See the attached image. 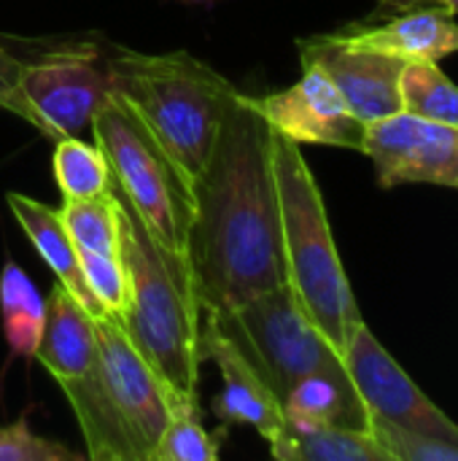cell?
<instances>
[{
  "instance_id": "6da1fadb",
  "label": "cell",
  "mask_w": 458,
  "mask_h": 461,
  "mask_svg": "<svg viewBox=\"0 0 458 461\" xmlns=\"http://www.w3.org/2000/svg\"><path fill=\"white\" fill-rule=\"evenodd\" d=\"M186 259L205 313L286 284L273 176V130L251 95L232 97L213 151L189 189Z\"/></svg>"
},
{
  "instance_id": "7a4b0ae2",
  "label": "cell",
  "mask_w": 458,
  "mask_h": 461,
  "mask_svg": "<svg viewBox=\"0 0 458 461\" xmlns=\"http://www.w3.org/2000/svg\"><path fill=\"white\" fill-rule=\"evenodd\" d=\"M116 189V186H113ZM127 305L121 327L165 384L173 408H200L205 308L181 251L165 249L119 194Z\"/></svg>"
},
{
  "instance_id": "3957f363",
  "label": "cell",
  "mask_w": 458,
  "mask_h": 461,
  "mask_svg": "<svg viewBox=\"0 0 458 461\" xmlns=\"http://www.w3.org/2000/svg\"><path fill=\"white\" fill-rule=\"evenodd\" d=\"M111 92L140 119L186 189L202 173L238 89L189 51H132L108 57Z\"/></svg>"
},
{
  "instance_id": "277c9868",
  "label": "cell",
  "mask_w": 458,
  "mask_h": 461,
  "mask_svg": "<svg viewBox=\"0 0 458 461\" xmlns=\"http://www.w3.org/2000/svg\"><path fill=\"white\" fill-rule=\"evenodd\" d=\"M273 176L281 216L286 286L308 319L343 357L364 321L329 227L316 176L297 143L273 132Z\"/></svg>"
},
{
  "instance_id": "5b68a950",
  "label": "cell",
  "mask_w": 458,
  "mask_h": 461,
  "mask_svg": "<svg viewBox=\"0 0 458 461\" xmlns=\"http://www.w3.org/2000/svg\"><path fill=\"white\" fill-rule=\"evenodd\" d=\"M205 321L240 351L281 405L308 375H348L343 357L316 330L286 284L229 311L205 313Z\"/></svg>"
},
{
  "instance_id": "8992f818",
  "label": "cell",
  "mask_w": 458,
  "mask_h": 461,
  "mask_svg": "<svg viewBox=\"0 0 458 461\" xmlns=\"http://www.w3.org/2000/svg\"><path fill=\"white\" fill-rule=\"evenodd\" d=\"M89 127L94 143L105 154L113 186L130 203L143 227L165 249L186 254L192 219L189 189L151 132L113 92L94 111Z\"/></svg>"
},
{
  "instance_id": "52a82bcc",
  "label": "cell",
  "mask_w": 458,
  "mask_h": 461,
  "mask_svg": "<svg viewBox=\"0 0 458 461\" xmlns=\"http://www.w3.org/2000/svg\"><path fill=\"white\" fill-rule=\"evenodd\" d=\"M108 57L111 51L89 35L35 38L19 76L13 116L54 140L76 135L111 95Z\"/></svg>"
},
{
  "instance_id": "ba28073f",
  "label": "cell",
  "mask_w": 458,
  "mask_h": 461,
  "mask_svg": "<svg viewBox=\"0 0 458 461\" xmlns=\"http://www.w3.org/2000/svg\"><path fill=\"white\" fill-rule=\"evenodd\" d=\"M343 365L370 419L458 443L456 424L413 384L364 321L356 327Z\"/></svg>"
},
{
  "instance_id": "9c48e42d",
  "label": "cell",
  "mask_w": 458,
  "mask_h": 461,
  "mask_svg": "<svg viewBox=\"0 0 458 461\" xmlns=\"http://www.w3.org/2000/svg\"><path fill=\"white\" fill-rule=\"evenodd\" d=\"M362 154L373 159L383 189L435 184L458 189V127L405 111L364 124Z\"/></svg>"
},
{
  "instance_id": "30bf717a",
  "label": "cell",
  "mask_w": 458,
  "mask_h": 461,
  "mask_svg": "<svg viewBox=\"0 0 458 461\" xmlns=\"http://www.w3.org/2000/svg\"><path fill=\"white\" fill-rule=\"evenodd\" d=\"M94 324H97L100 370L108 394L132 435L140 461H148L173 413V400L119 319L105 316L97 319Z\"/></svg>"
},
{
  "instance_id": "8fae6325",
  "label": "cell",
  "mask_w": 458,
  "mask_h": 461,
  "mask_svg": "<svg viewBox=\"0 0 458 461\" xmlns=\"http://www.w3.org/2000/svg\"><path fill=\"white\" fill-rule=\"evenodd\" d=\"M251 100L270 130L297 146L313 143L362 151L364 124L351 113L332 78L316 65H302L300 81L289 89L265 97L251 95Z\"/></svg>"
},
{
  "instance_id": "7c38bea8",
  "label": "cell",
  "mask_w": 458,
  "mask_h": 461,
  "mask_svg": "<svg viewBox=\"0 0 458 461\" xmlns=\"http://www.w3.org/2000/svg\"><path fill=\"white\" fill-rule=\"evenodd\" d=\"M300 59L302 65L321 68L332 78V84L348 103L351 113L362 124L402 111V97H400V76L405 68L402 57L351 46L335 38L332 32H324L300 41Z\"/></svg>"
},
{
  "instance_id": "4fadbf2b",
  "label": "cell",
  "mask_w": 458,
  "mask_h": 461,
  "mask_svg": "<svg viewBox=\"0 0 458 461\" xmlns=\"http://www.w3.org/2000/svg\"><path fill=\"white\" fill-rule=\"evenodd\" d=\"M202 351H205V359H213L224 381L221 394H216L213 400L216 419L224 427H251L267 443L275 440L286 424V416L273 389L240 357V351L208 321L202 330Z\"/></svg>"
},
{
  "instance_id": "5bb4252c",
  "label": "cell",
  "mask_w": 458,
  "mask_h": 461,
  "mask_svg": "<svg viewBox=\"0 0 458 461\" xmlns=\"http://www.w3.org/2000/svg\"><path fill=\"white\" fill-rule=\"evenodd\" d=\"M8 211L13 213L16 224L22 227V232L30 238L32 249L38 251V257L46 262V267L54 273L57 284L97 321L105 319V311L100 308V303L94 300V294L89 292L86 281H84V270H81V254L78 246L73 243L70 232L65 230L59 211L49 208L46 203L22 194V192H8L5 194Z\"/></svg>"
},
{
  "instance_id": "9a60e30c",
  "label": "cell",
  "mask_w": 458,
  "mask_h": 461,
  "mask_svg": "<svg viewBox=\"0 0 458 461\" xmlns=\"http://www.w3.org/2000/svg\"><path fill=\"white\" fill-rule=\"evenodd\" d=\"M335 38L351 46L386 51L394 57L440 62L458 51V22L445 11H410L381 24L335 30Z\"/></svg>"
},
{
  "instance_id": "2e32d148",
  "label": "cell",
  "mask_w": 458,
  "mask_h": 461,
  "mask_svg": "<svg viewBox=\"0 0 458 461\" xmlns=\"http://www.w3.org/2000/svg\"><path fill=\"white\" fill-rule=\"evenodd\" d=\"M35 359L57 384L89 373L100 359L94 319L59 284L46 297V321Z\"/></svg>"
},
{
  "instance_id": "e0dca14e",
  "label": "cell",
  "mask_w": 458,
  "mask_h": 461,
  "mask_svg": "<svg viewBox=\"0 0 458 461\" xmlns=\"http://www.w3.org/2000/svg\"><path fill=\"white\" fill-rule=\"evenodd\" d=\"M59 389L76 416V424L81 429L89 459L140 461L138 448L132 443V435L108 394V386H105V378L100 370V359L89 373L62 381Z\"/></svg>"
},
{
  "instance_id": "ac0fdd59",
  "label": "cell",
  "mask_w": 458,
  "mask_h": 461,
  "mask_svg": "<svg viewBox=\"0 0 458 461\" xmlns=\"http://www.w3.org/2000/svg\"><path fill=\"white\" fill-rule=\"evenodd\" d=\"M283 416L300 427H348L370 432V413L348 375H308L283 400Z\"/></svg>"
},
{
  "instance_id": "d6986e66",
  "label": "cell",
  "mask_w": 458,
  "mask_h": 461,
  "mask_svg": "<svg viewBox=\"0 0 458 461\" xmlns=\"http://www.w3.org/2000/svg\"><path fill=\"white\" fill-rule=\"evenodd\" d=\"M270 454L281 461H391L386 448L364 429L283 424Z\"/></svg>"
},
{
  "instance_id": "ffe728a7",
  "label": "cell",
  "mask_w": 458,
  "mask_h": 461,
  "mask_svg": "<svg viewBox=\"0 0 458 461\" xmlns=\"http://www.w3.org/2000/svg\"><path fill=\"white\" fill-rule=\"evenodd\" d=\"M46 321V300L32 278L16 265L5 262L0 270V324L13 357L35 359Z\"/></svg>"
},
{
  "instance_id": "44dd1931",
  "label": "cell",
  "mask_w": 458,
  "mask_h": 461,
  "mask_svg": "<svg viewBox=\"0 0 458 461\" xmlns=\"http://www.w3.org/2000/svg\"><path fill=\"white\" fill-rule=\"evenodd\" d=\"M57 211L78 251L121 257V216H119V197L113 186L111 192L97 197L62 200Z\"/></svg>"
},
{
  "instance_id": "7402d4cb",
  "label": "cell",
  "mask_w": 458,
  "mask_h": 461,
  "mask_svg": "<svg viewBox=\"0 0 458 461\" xmlns=\"http://www.w3.org/2000/svg\"><path fill=\"white\" fill-rule=\"evenodd\" d=\"M51 170L62 200H86L111 192L113 176L97 143L78 140L76 135L57 138Z\"/></svg>"
},
{
  "instance_id": "603a6c76",
  "label": "cell",
  "mask_w": 458,
  "mask_h": 461,
  "mask_svg": "<svg viewBox=\"0 0 458 461\" xmlns=\"http://www.w3.org/2000/svg\"><path fill=\"white\" fill-rule=\"evenodd\" d=\"M400 97L405 113L458 127V86L437 62H405L400 76Z\"/></svg>"
},
{
  "instance_id": "cb8c5ba5",
  "label": "cell",
  "mask_w": 458,
  "mask_h": 461,
  "mask_svg": "<svg viewBox=\"0 0 458 461\" xmlns=\"http://www.w3.org/2000/svg\"><path fill=\"white\" fill-rule=\"evenodd\" d=\"M219 443L202 427L200 408L175 405L148 461H216Z\"/></svg>"
},
{
  "instance_id": "d4e9b609",
  "label": "cell",
  "mask_w": 458,
  "mask_h": 461,
  "mask_svg": "<svg viewBox=\"0 0 458 461\" xmlns=\"http://www.w3.org/2000/svg\"><path fill=\"white\" fill-rule=\"evenodd\" d=\"M370 435L386 448L391 461H458V443L408 432L402 427L370 419Z\"/></svg>"
},
{
  "instance_id": "484cf974",
  "label": "cell",
  "mask_w": 458,
  "mask_h": 461,
  "mask_svg": "<svg viewBox=\"0 0 458 461\" xmlns=\"http://www.w3.org/2000/svg\"><path fill=\"white\" fill-rule=\"evenodd\" d=\"M81 254V270L89 292L105 311V316L119 319L127 305V273L121 257L97 254V251H78Z\"/></svg>"
},
{
  "instance_id": "4316f807",
  "label": "cell",
  "mask_w": 458,
  "mask_h": 461,
  "mask_svg": "<svg viewBox=\"0 0 458 461\" xmlns=\"http://www.w3.org/2000/svg\"><path fill=\"white\" fill-rule=\"evenodd\" d=\"M0 461H81V454L35 435L22 416L13 424L0 427Z\"/></svg>"
},
{
  "instance_id": "83f0119b",
  "label": "cell",
  "mask_w": 458,
  "mask_h": 461,
  "mask_svg": "<svg viewBox=\"0 0 458 461\" xmlns=\"http://www.w3.org/2000/svg\"><path fill=\"white\" fill-rule=\"evenodd\" d=\"M35 41L13 38L0 32V108L13 113L19 97V76L24 70L27 54L32 51Z\"/></svg>"
},
{
  "instance_id": "f1b7e54d",
  "label": "cell",
  "mask_w": 458,
  "mask_h": 461,
  "mask_svg": "<svg viewBox=\"0 0 458 461\" xmlns=\"http://www.w3.org/2000/svg\"><path fill=\"white\" fill-rule=\"evenodd\" d=\"M432 3H440V5H445L451 11H458V0H432Z\"/></svg>"
},
{
  "instance_id": "f546056e",
  "label": "cell",
  "mask_w": 458,
  "mask_h": 461,
  "mask_svg": "<svg viewBox=\"0 0 458 461\" xmlns=\"http://www.w3.org/2000/svg\"><path fill=\"white\" fill-rule=\"evenodd\" d=\"M192 3H200V0H192Z\"/></svg>"
}]
</instances>
